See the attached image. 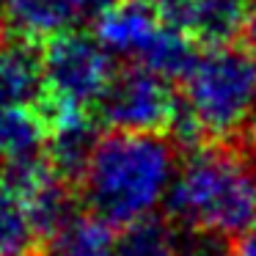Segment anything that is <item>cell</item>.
<instances>
[{
	"mask_svg": "<svg viewBox=\"0 0 256 256\" xmlns=\"http://www.w3.org/2000/svg\"><path fill=\"white\" fill-rule=\"evenodd\" d=\"M176 154V144L166 132L102 135L78 184L80 204L113 228L152 218L166 204L179 171Z\"/></svg>",
	"mask_w": 256,
	"mask_h": 256,
	"instance_id": "obj_1",
	"label": "cell"
},
{
	"mask_svg": "<svg viewBox=\"0 0 256 256\" xmlns=\"http://www.w3.org/2000/svg\"><path fill=\"white\" fill-rule=\"evenodd\" d=\"M166 218L184 234L237 240L256 226V162L245 146L212 140L188 152L166 198Z\"/></svg>",
	"mask_w": 256,
	"mask_h": 256,
	"instance_id": "obj_2",
	"label": "cell"
},
{
	"mask_svg": "<svg viewBox=\"0 0 256 256\" xmlns=\"http://www.w3.org/2000/svg\"><path fill=\"white\" fill-rule=\"evenodd\" d=\"M182 105L206 140H234L256 118V56L248 47L210 44L182 78Z\"/></svg>",
	"mask_w": 256,
	"mask_h": 256,
	"instance_id": "obj_3",
	"label": "cell"
},
{
	"mask_svg": "<svg viewBox=\"0 0 256 256\" xmlns=\"http://www.w3.org/2000/svg\"><path fill=\"white\" fill-rule=\"evenodd\" d=\"M42 69L44 96L39 105L44 113H94L116 74L113 56L96 34H86L80 28L64 30L42 44Z\"/></svg>",
	"mask_w": 256,
	"mask_h": 256,
	"instance_id": "obj_4",
	"label": "cell"
},
{
	"mask_svg": "<svg viewBox=\"0 0 256 256\" xmlns=\"http://www.w3.org/2000/svg\"><path fill=\"white\" fill-rule=\"evenodd\" d=\"M176 108L171 80L140 64H124L96 102L94 116L110 132H168Z\"/></svg>",
	"mask_w": 256,
	"mask_h": 256,
	"instance_id": "obj_5",
	"label": "cell"
},
{
	"mask_svg": "<svg viewBox=\"0 0 256 256\" xmlns=\"http://www.w3.org/2000/svg\"><path fill=\"white\" fill-rule=\"evenodd\" d=\"M3 174H6V179L14 184V190L22 198L25 210H28L30 220H34L36 232L42 237V245L69 218H74L80 212L78 210V204H80L78 188L69 179H64L50 166L47 157L22 162V166L3 168Z\"/></svg>",
	"mask_w": 256,
	"mask_h": 256,
	"instance_id": "obj_6",
	"label": "cell"
},
{
	"mask_svg": "<svg viewBox=\"0 0 256 256\" xmlns=\"http://www.w3.org/2000/svg\"><path fill=\"white\" fill-rule=\"evenodd\" d=\"M94 25L105 50L130 64H138L166 28L152 0H118Z\"/></svg>",
	"mask_w": 256,
	"mask_h": 256,
	"instance_id": "obj_7",
	"label": "cell"
},
{
	"mask_svg": "<svg viewBox=\"0 0 256 256\" xmlns=\"http://www.w3.org/2000/svg\"><path fill=\"white\" fill-rule=\"evenodd\" d=\"M50 122L47 160L64 179L78 188L102 140V124L94 113L69 110V113H44Z\"/></svg>",
	"mask_w": 256,
	"mask_h": 256,
	"instance_id": "obj_8",
	"label": "cell"
},
{
	"mask_svg": "<svg viewBox=\"0 0 256 256\" xmlns=\"http://www.w3.org/2000/svg\"><path fill=\"white\" fill-rule=\"evenodd\" d=\"M44 96L42 44L0 30V108L39 105Z\"/></svg>",
	"mask_w": 256,
	"mask_h": 256,
	"instance_id": "obj_9",
	"label": "cell"
},
{
	"mask_svg": "<svg viewBox=\"0 0 256 256\" xmlns=\"http://www.w3.org/2000/svg\"><path fill=\"white\" fill-rule=\"evenodd\" d=\"M50 122L42 105L0 108V171L47 157Z\"/></svg>",
	"mask_w": 256,
	"mask_h": 256,
	"instance_id": "obj_10",
	"label": "cell"
},
{
	"mask_svg": "<svg viewBox=\"0 0 256 256\" xmlns=\"http://www.w3.org/2000/svg\"><path fill=\"white\" fill-rule=\"evenodd\" d=\"M113 250L116 228L91 212H78L44 240L39 256H113Z\"/></svg>",
	"mask_w": 256,
	"mask_h": 256,
	"instance_id": "obj_11",
	"label": "cell"
},
{
	"mask_svg": "<svg viewBox=\"0 0 256 256\" xmlns=\"http://www.w3.org/2000/svg\"><path fill=\"white\" fill-rule=\"evenodd\" d=\"M42 237L14 184L0 171V256H39Z\"/></svg>",
	"mask_w": 256,
	"mask_h": 256,
	"instance_id": "obj_12",
	"label": "cell"
},
{
	"mask_svg": "<svg viewBox=\"0 0 256 256\" xmlns=\"http://www.w3.org/2000/svg\"><path fill=\"white\" fill-rule=\"evenodd\" d=\"M248 17L250 0H198L190 36L204 42V47L232 44L240 34H245Z\"/></svg>",
	"mask_w": 256,
	"mask_h": 256,
	"instance_id": "obj_13",
	"label": "cell"
},
{
	"mask_svg": "<svg viewBox=\"0 0 256 256\" xmlns=\"http://www.w3.org/2000/svg\"><path fill=\"white\" fill-rule=\"evenodd\" d=\"M182 234L168 218H144L116 237L113 256H182Z\"/></svg>",
	"mask_w": 256,
	"mask_h": 256,
	"instance_id": "obj_14",
	"label": "cell"
},
{
	"mask_svg": "<svg viewBox=\"0 0 256 256\" xmlns=\"http://www.w3.org/2000/svg\"><path fill=\"white\" fill-rule=\"evenodd\" d=\"M152 3H154L157 14H160V20L166 25L190 34L193 17H196V3L198 0H152Z\"/></svg>",
	"mask_w": 256,
	"mask_h": 256,
	"instance_id": "obj_15",
	"label": "cell"
},
{
	"mask_svg": "<svg viewBox=\"0 0 256 256\" xmlns=\"http://www.w3.org/2000/svg\"><path fill=\"white\" fill-rule=\"evenodd\" d=\"M182 256H228V248H223V240H218V237L184 234Z\"/></svg>",
	"mask_w": 256,
	"mask_h": 256,
	"instance_id": "obj_16",
	"label": "cell"
},
{
	"mask_svg": "<svg viewBox=\"0 0 256 256\" xmlns=\"http://www.w3.org/2000/svg\"><path fill=\"white\" fill-rule=\"evenodd\" d=\"M228 256H256V226L242 232L228 245Z\"/></svg>",
	"mask_w": 256,
	"mask_h": 256,
	"instance_id": "obj_17",
	"label": "cell"
},
{
	"mask_svg": "<svg viewBox=\"0 0 256 256\" xmlns=\"http://www.w3.org/2000/svg\"><path fill=\"white\" fill-rule=\"evenodd\" d=\"M242 36H245V47L256 56V6L250 8V17H248V22H245V34Z\"/></svg>",
	"mask_w": 256,
	"mask_h": 256,
	"instance_id": "obj_18",
	"label": "cell"
},
{
	"mask_svg": "<svg viewBox=\"0 0 256 256\" xmlns=\"http://www.w3.org/2000/svg\"><path fill=\"white\" fill-rule=\"evenodd\" d=\"M245 140H248V144H245V152H248L250 160L256 162V118L248 124V130H245Z\"/></svg>",
	"mask_w": 256,
	"mask_h": 256,
	"instance_id": "obj_19",
	"label": "cell"
}]
</instances>
